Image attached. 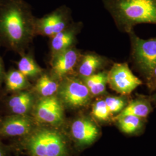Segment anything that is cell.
<instances>
[{
  "label": "cell",
  "instance_id": "1",
  "mask_svg": "<svg viewBox=\"0 0 156 156\" xmlns=\"http://www.w3.org/2000/svg\"><path fill=\"white\" fill-rule=\"evenodd\" d=\"M35 21L24 0H0V47L23 53L36 34Z\"/></svg>",
  "mask_w": 156,
  "mask_h": 156
},
{
  "label": "cell",
  "instance_id": "2",
  "mask_svg": "<svg viewBox=\"0 0 156 156\" xmlns=\"http://www.w3.org/2000/svg\"><path fill=\"white\" fill-rule=\"evenodd\" d=\"M119 31L128 34L140 24L156 25V0H102Z\"/></svg>",
  "mask_w": 156,
  "mask_h": 156
},
{
  "label": "cell",
  "instance_id": "3",
  "mask_svg": "<svg viewBox=\"0 0 156 156\" xmlns=\"http://www.w3.org/2000/svg\"><path fill=\"white\" fill-rule=\"evenodd\" d=\"M128 34L131 43V60L135 69L146 80L156 66V37L142 39L134 30Z\"/></svg>",
  "mask_w": 156,
  "mask_h": 156
},
{
  "label": "cell",
  "instance_id": "4",
  "mask_svg": "<svg viewBox=\"0 0 156 156\" xmlns=\"http://www.w3.org/2000/svg\"><path fill=\"white\" fill-rule=\"evenodd\" d=\"M28 149L34 156H65L66 146L62 136L56 131L41 129L28 140Z\"/></svg>",
  "mask_w": 156,
  "mask_h": 156
},
{
  "label": "cell",
  "instance_id": "5",
  "mask_svg": "<svg viewBox=\"0 0 156 156\" xmlns=\"http://www.w3.org/2000/svg\"><path fill=\"white\" fill-rule=\"evenodd\" d=\"M57 94L62 104L73 108L86 106L91 97L89 90L82 79L74 77L63 78Z\"/></svg>",
  "mask_w": 156,
  "mask_h": 156
},
{
  "label": "cell",
  "instance_id": "6",
  "mask_svg": "<svg viewBox=\"0 0 156 156\" xmlns=\"http://www.w3.org/2000/svg\"><path fill=\"white\" fill-rule=\"evenodd\" d=\"M108 83L117 93L128 95L143 82L134 75L127 63L115 62L108 71Z\"/></svg>",
  "mask_w": 156,
  "mask_h": 156
},
{
  "label": "cell",
  "instance_id": "7",
  "mask_svg": "<svg viewBox=\"0 0 156 156\" xmlns=\"http://www.w3.org/2000/svg\"><path fill=\"white\" fill-rule=\"evenodd\" d=\"M69 17L70 11L62 6L41 19H36V34L52 37L68 27Z\"/></svg>",
  "mask_w": 156,
  "mask_h": 156
},
{
  "label": "cell",
  "instance_id": "8",
  "mask_svg": "<svg viewBox=\"0 0 156 156\" xmlns=\"http://www.w3.org/2000/svg\"><path fill=\"white\" fill-rule=\"evenodd\" d=\"M35 115L37 119L42 122L52 125L58 124L64 119L62 103L54 95L42 97L35 106Z\"/></svg>",
  "mask_w": 156,
  "mask_h": 156
},
{
  "label": "cell",
  "instance_id": "9",
  "mask_svg": "<svg viewBox=\"0 0 156 156\" xmlns=\"http://www.w3.org/2000/svg\"><path fill=\"white\" fill-rule=\"evenodd\" d=\"M81 57L80 52L73 47L52 56L51 76L57 80L66 77L78 66Z\"/></svg>",
  "mask_w": 156,
  "mask_h": 156
},
{
  "label": "cell",
  "instance_id": "10",
  "mask_svg": "<svg viewBox=\"0 0 156 156\" xmlns=\"http://www.w3.org/2000/svg\"><path fill=\"white\" fill-rule=\"evenodd\" d=\"M71 133L73 138L80 145H87L92 144L97 138L99 131L91 120L82 117L73 122Z\"/></svg>",
  "mask_w": 156,
  "mask_h": 156
},
{
  "label": "cell",
  "instance_id": "11",
  "mask_svg": "<svg viewBox=\"0 0 156 156\" xmlns=\"http://www.w3.org/2000/svg\"><path fill=\"white\" fill-rule=\"evenodd\" d=\"M32 127V122L29 117L15 115L4 120L0 127V133L6 136H23L28 134Z\"/></svg>",
  "mask_w": 156,
  "mask_h": 156
},
{
  "label": "cell",
  "instance_id": "12",
  "mask_svg": "<svg viewBox=\"0 0 156 156\" xmlns=\"http://www.w3.org/2000/svg\"><path fill=\"white\" fill-rule=\"evenodd\" d=\"M109 60L104 56L89 52L84 54L78 65V73L80 78H86L101 71L109 64Z\"/></svg>",
  "mask_w": 156,
  "mask_h": 156
},
{
  "label": "cell",
  "instance_id": "13",
  "mask_svg": "<svg viewBox=\"0 0 156 156\" xmlns=\"http://www.w3.org/2000/svg\"><path fill=\"white\" fill-rule=\"evenodd\" d=\"M77 29L67 27L53 35L50 42L52 56L71 47L76 41Z\"/></svg>",
  "mask_w": 156,
  "mask_h": 156
},
{
  "label": "cell",
  "instance_id": "14",
  "mask_svg": "<svg viewBox=\"0 0 156 156\" xmlns=\"http://www.w3.org/2000/svg\"><path fill=\"white\" fill-rule=\"evenodd\" d=\"M33 94L28 91H22L12 96L8 101V106L13 113L25 115L33 105Z\"/></svg>",
  "mask_w": 156,
  "mask_h": 156
},
{
  "label": "cell",
  "instance_id": "15",
  "mask_svg": "<svg viewBox=\"0 0 156 156\" xmlns=\"http://www.w3.org/2000/svg\"><path fill=\"white\" fill-rule=\"evenodd\" d=\"M150 100L144 97H140L129 102L118 116L133 115L141 119L147 117L151 111Z\"/></svg>",
  "mask_w": 156,
  "mask_h": 156
},
{
  "label": "cell",
  "instance_id": "16",
  "mask_svg": "<svg viewBox=\"0 0 156 156\" xmlns=\"http://www.w3.org/2000/svg\"><path fill=\"white\" fill-rule=\"evenodd\" d=\"M108 71H101L89 76L81 78L87 87L91 96L103 94L106 90L108 84Z\"/></svg>",
  "mask_w": 156,
  "mask_h": 156
},
{
  "label": "cell",
  "instance_id": "17",
  "mask_svg": "<svg viewBox=\"0 0 156 156\" xmlns=\"http://www.w3.org/2000/svg\"><path fill=\"white\" fill-rule=\"evenodd\" d=\"M60 84L55 78L46 74L41 75L38 79L35 89L42 97L53 96L57 93Z\"/></svg>",
  "mask_w": 156,
  "mask_h": 156
},
{
  "label": "cell",
  "instance_id": "18",
  "mask_svg": "<svg viewBox=\"0 0 156 156\" xmlns=\"http://www.w3.org/2000/svg\"><path fill=\"white\" fill-rule=\"evenodd\" d=\"M6 87L11 91H19L28 86L27 78L18 69H11L6 73L4 78Z\"/></svg>",
  "mask_w": 156,
  "mask_h": 156
},
{
  "label": "cell",
  "instance_id": "19",
  "mask_svg": "<svg viewBox=\"0 0 156 156\" xmlns=\"http://www.w3.org/2000/svg\"><path fill=\"white\" fill-rule=\"evenodd\" d=\"M18 70L27 78H35L41 75L42 69L30 55H23L17 62Z\"/></svg>",
  "mask_w": 156,
  "mask_h": 156
},
{
  "label": "cell",
  "instance_id": "20",
  "mask_svg": "<svg viewBox=\"0 0 156 156\" xmlns=\"http://www.w3.org/2000/svg\"><path fill=\"white\" fill-rule=\"evenodd\" d=\"M142 119L133 115L116 116L119 128L126 134H133L136 132L142 126Z\"/></svg>",
  "mask_w": 156,
  "mask_h": 156
},
{
  "label": "cell",
  "instance_id": "21",
  "mask_svg": "<svg viewBox=\"0 0 156 156\" xmlns=\"http://www.w3.org/2000/svg\"><path fill=\"white\" fill-rule=\"evenodd\" d=\"M124 96L126 95H122L120 97L108 96L104 99L111 115L120 113L127 106L128 103L126 98Z\"/></svg>",
  "mask_w": 156,
  "mask_h": 156
},
{
  "label": "cell",
  "instance_id": "22",
  "mask_svg": "<svg viewBox=\"0 0 156 156\" xmlns=\"http://www.w3.org/2000/svg\"><path fill=\"white\" fill-rule=\"evenodd\" d=\"M92 113L97 119L102 121L109 119L112 115L104 100H100L95 102L93 105Z\"/></svg>",
  "mask_w": 156,
  "mask_h": 156
},
{
  "label": "cell",
  "instance_id": "23",
  "mask_svg": "<svg viewBox=\"0 0 156 156\" xmlns=\"http://www.w3.org/2000/svg\"><path fill=\"white\" fill-rule=\"evenodd\" d=\"M146 84L149 89L156 90V66L151 71L149 78L146 80Z\"/></svg>",
  "mask_w": 156,
  "mask_h": 156
},
{
  "label": "cell",
  "instance_id": "24",
  "mask_svg": "<svg viewBox=\"0 0 156 156\" xmlns=\"http://www.w3.org/2000/svg\"><path fill=\"white\" fill-rule=\"evenodd\" d=\"M6 73L4 61L2 57L0 55V83L2 80H4Z\"/></svg>",
  "mask_w": 156,
  "mask_h": 156
},
{
  "label": "cell",
  "instance_id": "25",
  "mask_svg": "<svg viewBox=\"0 0 156 156\" xmlns=\"http://www.w3.org/2000/svg\"><path fill=\"white\" fill-rule=\"evenodd\" d=\"M0 156H5V154H4V152L2 150V147L0 146Z\"/></svg>",
  "mask_w": 156,
  "mask_h": 156
},
{
  "label": "cell",
  "instance_id": "26",
  "mask_svg": "<svg viewBox=\"0 0 156 156\" xmlns=\"http://www.w3.org/2000/svg\"><path fill=\"white\" fill-rule=\"evenodd\" d=\"M152 99L154 100V102H156V93L153 96V97H152Z\"/></svg>",
  "mask_w": 156,
  "mask_h": 156
}]
</instances>
